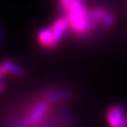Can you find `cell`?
<instances>
[{"instance_id": "cell-6", "label": "cell", "mask_w": 127, "mask_h": 127, "mask_svg": "<svg viewBox=\"0 0 127 127\" xmlns=\"http://www.w3.org/2000/svg\"><path fill=\"white\" fill-rule=\"evenodd\" d=\"M0 69L4 74H11L16 77H23L26 75V70L20 65L16 64L10 59H5L0 63Z\"/></svg>"}, {"instance_id": "cell-7", "label": "cell", "mask_w": 127, "mask_h": 127, "mask_svg": "<svg viewBox=\"0 0 127 127\" xmlns=\"http://www.w3.org/2000/svg\"><path fill=\"white\" fill-rule=\"evenodd\" d=\"M73 92L67 89H61V90H55L51 91V92L47 95V101L50 103H59L64 101L71 100L73 97Z\"/></svg>"}, {"instance_id": "cell-13", "label": "cell", "mask_w": 127, "mask_h": 127, "mask_svg": "<svg viewBox=\"0 0 127 127\" xmlns=\"http://www.w3.org/2000/svg\"><path fill=\"white\" fill-rule=\"evenodd\" d=\"M77 1H78V2H81V3H84V2H85V0H77Z\"/></svg>"}, {"instance_id": "cell-4", "label": "cell", "mask_w": 127, "mask_h": 127, "mask_svg": "<svg viewBox=\"0 0 127 127\" xmlns=\"http://www.w3.org/2000/svg\"><path fill=\"white\" fill-rule=\"evenodd\" d=\"M69 28H70L69 21L65 16L57 18L56 20L52 23L50 29H51V32H52V35H53V49L58 47V45L61 43L62 39L64 38V36H65V34L67 33Z\"/></svg>"}, {"instance_id": "cell-10", "label": "cell", "mask_w": 127, "mask_h": 127, "mask_svg": "<svg viewBox=\"0 0 127 127\" xmlns=\"http://www.w3.org/2000/svg\"><path fill=\"white\" fill-rule=\"evenodd\" d=\"M59 1V7H61V12L65 14V12L69 9V7L75 2V0H58Z\"/></svg>"}, {"instance_id": "cell-9", "label": "cell", "mask_w": 127, "mask_h": 127, "mask_svg": "<svg viewBox=\"0 0 127 127\" xmlns=\"http://www.w3.org/2000/svg\"><path fill=\"white\" fill-rule=\"evenodd\" d=\"M116 15H114L112 12L108 11L107 14L104 16L102 20V23H101V29L105 32H108L110 31L111 29L113 28V26L116 25Z\"/></svg>"}, {"instance_id": "cell-1", "label": "cell", "mask_w": 127, "mask_h": 127, "mask_svg": "<svg viewBox=\"0 0 127 127\" xmlns=\"http://www.w3.org/2000/svg\"><path fill=\"white\" fill-rule=\"evenodd\" d=\"M65 17L68 19L70 28L74 33L82 36L89 35V9L84 3L75 2L65 12Z\"/></svg>"}, {"instance_id": "cell-12", "label": "cell", "mask_w": 127, "mask_h": 127, "mask_svg": "<svg viewBox=\"0 0 127 127\" xmlns=\"http://www.w3.org/2000/svg\"><path fill=\"white\" fill-rule=\"evenodd\" d=\"M4 75H5V74L3 73V71H2L1 69H0V79H2V78H3V76H4Z\"/></svg>"}, {"instance_id": "cell-3", "label": "cell", "mask_w": 127, "mask_h": 127, "mask_svg": "<svg viewBox=\"0 0 127 127\" xmlns=\"http://www.w3.org/2000/svg\"><path fill=\"white\" fill-rule=\"evenodd\" d=\"M49 109H50V103L47 100L38 102L37 104L34 106V108L30 111L29 116L25 119L28 123V125H29V127L39 124L47 116Z\"/></svg>"}, {"instance_id": "cell-11", "label": "cell", "mask_w": 127, "mask_h": 127, "mask_svg": "<svg viewBox=\"0 0 127 127\" xmlns=\"http://www.w3.org/2000/svg\"><path fill=\"white\" fill-rule=\"evenodd\" d=\"M5 90V84L4 82H2V79H0V94Z\"/></svg>"}, {"instance_id": "cell-2", "label": "cell", "mask_w": 127, "mask_h": 127, "mask_svg": "<svg viewBox=\"0 0 127 127\" xmlns=\"http://www.w3.org/2000/svg\"><path fill=\"white\" fill-rule=\"evenodd\" d=\"M127 113V106L124 104L112 105L106 112V120L110 127H123Z\"/></svg>"}, {"instance_id": "cell-5", "label": "cell", "mask_w": 127, "mask_h": 127, "mask_svg": "<svg viewBox=\"0 0 127 127\" xmlns=\"http://www.w3.org/2000/svg\"><path fill=\"white\" fill-rule=\"evenodd\" d=\"M107 12L108 11L103 6H94L92 9H89V35L92 34L97 27L101 28L102 20Z\"/></svg>"}, {"instance_id": "cell-8", "label": "cell", "mask_w": 127, "mask_h": 127, "mask_svg": "<svg viewBox=\"0 0 127 127\" xmlns=\"http://www.w3.org/2000/svg\"><path fill=\"white\" fill-rule=\"evenodd\" d=\"M37 39L40 46L53 49V35L50 28H43V29L39 30L37 34Z\"/></svg>"}]
</instances>
